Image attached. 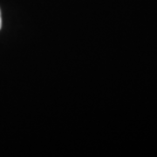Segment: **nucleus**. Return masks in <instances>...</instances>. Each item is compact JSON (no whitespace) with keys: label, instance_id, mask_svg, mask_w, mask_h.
Listing matches in <instances>:
<instances>
[{"label":"nucleus","instance_id":"1","mask_svg":"<svg viewBox=\"0 0 157 157\" xmlns=\"http://www.w3.org/2000/svg\"><path fill=\"white\" fill-rule=\"evenodd\" d=\"M2 27V18H1V11H0V29Z\"/></svg>","mask_w":157,"mask_h":157}]
</instances>
